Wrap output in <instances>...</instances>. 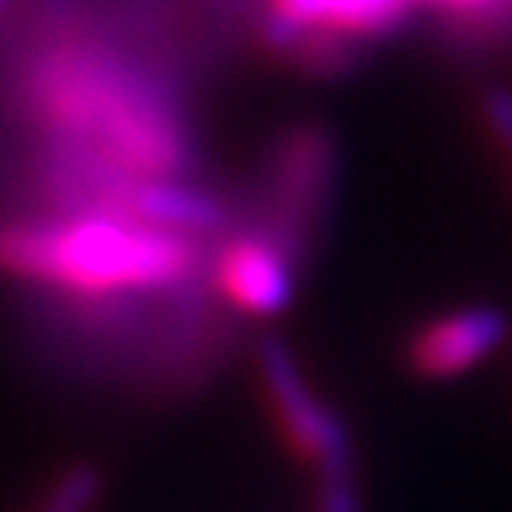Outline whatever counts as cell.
I'll return each mask as SVG.
<instances>
[{
  "label": "cell",
  "mask_w": 512,
  "mask_h": 512,
  "mask_svg": "<svg viewBox=\"0 0 512 512\" xmlns=\"http://www.w3.org/2000/svg\"><path fill=\"white\" fill-rule=\"evenodd\" d=\"M198 239L107 213L4 220L0 270L80 296L160 293L198 277Z\"/></svg>",
  "instance_id": "1"
},
{
  "label": "cell",
  "mask_w": 512,
  "mask_h": 512,
  "mask_svg": "<svg viewBox=\"0 0 512 512\" xmlns=\"http://www.w3.org/2000/svg\"><path fill=\"white\" fill-rule=\"evenodd\" d=\"M255 361L266 403L274 410V421L285 444L304 463L315 467V475L330 471V467H349L353 463V444H349L346 421L308 387L293 349L281 338H262L255 349Z\"/></svg>",
  "instance_id": "2"
},
{
  "label": "cell",
  "mask_w": 512,
  "mask_h": 512,
  "mask_svg": "<svg viewBox=\"0 0 512 512\" xmlns=\"http://www.w3.org/2000/svg\"><path fill=\"white\" fill-rule=\"evenodd\" d=\"M421 0H274L258 23L270 54L289 57L304 35H334L361 42L395 31Z\"/></svg>",
  "instance_id": "3"
},
{
  "label": "cell",
  "mask_w": 512,
  "mask_h": 512,
  "mask_svg": "<svg viewBox=\"0 0 512 512\" xmlns=\"http://www.w3.org/2000/svg\"><path fill=\"white\" fill-rule=\"evenodd\" d=\"M217 289L232 308L247 315H281L293 304L296 270H293V243L285 236H239L217 251Z\"/></svg>",
  "instance_id": "4"
},
{
  "label": "cell",
  "mask_w": 512,
  "mask_h": 512,
  "mask_svg": "<svg viewBox=\"0 0 512 512\" xmlns=\"http://www.w3.org/2000/svg\"><path fill=\"white\" fill-rule=\"evenodd\" d=\"M509 338V315L490 304L448 311L429 319L406 346V365L421 380H456L475 372L490 353L505 346Z\"/></svg>",
  "instance_id": "5"
},
{
  "label": "cell",
  "mask_w": 512,
  "mask_h": 512,
  "mask_svg": "<svg viewBox=\"0 0 512 512\" xmlns=\"http://www.w3.org/2000/svg\"><path fill=\"white\" fill-rule=\"evenodd\" d=\"M103 494V475L92 463H76L54 482L38 512H92V505Z\"/></svg>",
  "instance_id": "6"
},
{
  "label": "cell",
  "mask_w": 512,
  "mask_h": 512,
  "mask_svg": "<svg viewBox=\"0 0 512 512\" xmlns=\"http://www.w3.org/2000/svg\"><path fill=\"white\" fill-rule=\"evenodd\" d=\"M315 512H361V490L353 463L349 467H330L315 475Z\"/></svg>",
  "instance_id": "7"
},
{
  "label": "cell",
  "mask_w": 512,
  "mask_h": 512,
  "mask_svg": "<svg viewBox=\"0 0 512 512\" xmlns=\"http://www.w3.org/2000/svg\"><path fill=\"white\" fill-rule=\"evenodd\" d=\"M482 122L494 133V141L512 156V92L509 88H490L482 95Z\"/></svg>",
  "instance_id": "8"
},
{
  "label": "cell",
  "mask_w": 512,
  "mask_h": 512,
  "mask_svg": "<svg viewBox=\"0 0 512 512\" xmlns=\"http://www.w3.org/2000/svg\"><path fill=\"white\" fill-rule=\"evenodd\" d=\"M429 8H440V12H452V16L467 19V16H490L497 12L505 0H421Z\"/></svg>",
  "instance_id": "9"
},
{
  "label": "cell",
  "mask_w": 512,
  "mask_h": 512,
  "mask_svg": "<svg viewBox=\"0 0 512 512\" xmlns=\"http://www.w3.org/2000/svg\"><path fill=\"white\" fill-rule=\"evenodd\" d=\"M12 4H16V0H0V19L12 12Z\"/></svg>",
  "instance_id": "10"
}]
</instances>
